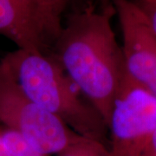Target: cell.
I'll return each instance as SVG.
<instances>
[{
	"label": "cell",
	"mask_w": 156,
	"mask_h": 156,
	"mask_svg": "<svg viewBox=\"0 0 156 156\" xmlns=\"http://www.w3.org/2000/svg\"><path fill=\"white\" fill-rule=\"evenodd\" d=\"M1 62L29 98L75 133L109 147L108 128L103 118L50 53L17 49Z\"/></svg>",
	"instance_id": "cell-2"
},
{
	"label": "cell",
	"mask_w": 156,
	"mask_h": 156,
	"mask_svg": "<svg viewBox=\"0 0 156 156\" xmlns=\"http://www.w3.org/2000/svg\"><path fill=\"white\" fill-rule=\"evenodd\" d=\"M0 156H8L7 150H6L5 144L3 139V135L1 133V129H0Z\"/></svg>",
	"instance_id": "cell-13"
},
{
	"label": "cell",
	"mask_w": 156,
	"mask_h": 156,
	"mask_svg": "<svg viewBox=\"0 0 156 156\" xmlns=\"http://www.w3.org/2000/svg\"><path fill=\"white\" fill-rule=\"evenodd\" d=\"M112 1L70 10L51 55L108 125L126 75L122 46L112 27Z\"/></svg>",
	"instance_id": "cell-1"
},
{
	"label": "cell",
	"mask_w": 156,
	"mask_h": 156,
	"mask_svg": "<svg viewBox=\"0 0 156 156\" xmlns=\"http://www.w3.org/2000/svg\"><path fill=\"white\" fill-rule=\"evenodd\" d=\"M108 1H111V0H81L79 6L83 5L87 3H105V2H108Z\"/></svg>",
	"instance_id": "cell-14"
},
{
	"label": "cell",
	"mask_w": 156,
	"mask_h": 156,
	"mask_svg": "<svg viewBox=\"0 0 156 156\" xmlns=\"http://www.w3.org/2000/svg\"><path fill=\"white\" fill-rule=\"evenodd\" d=\"M43 31L48 47L54 44L62 28L64 13L61 0H37Z\"/></svg>",
	"instance_id": "cell-7"
},
{
	"label": "cell",
	"mask_w": 156,
	"mask_h": 156,
	"mask_svg": "<svg viewBox=\"0 0 156 156\" xmlns=\"http://www.w3.org/2000/svg\"><path fill=\"white\" fill-rule=\"evenodd\" d=\"M138 156H156V130L147 141Z\"/></svg>",
	"instance_id": "cell-11"
},
{
	"label": "cell",
	"mask_w": 156,
	"mask_h": 156,
	"mask_svg": "<svg viewBox=\"0 0 156 156\" xmlns=\"http://www.w3.org/2000/svg\"><path fill=\"white\" fill-rule=\"evenodd\" d=\"M80 1L81 0H61L63 11H65L67 9L70 10L74 7H76L80 5Z\"/></svg>",
	"instance_id": "cell-12"
},
{
	"label": "cell",
	"mask_w": 156,
	"mask_h": 156,
	"mask_svg": "<svg viewBox=\"0 0 156 156\" xmlns=\"http://www.w3.org/2000/svg\"><path fill=\"white\" fill-rule=\"evenodd\" d=\"M149 1H156V0H149Z\"/></svg>",
	"instance_id": "cell-15"
},
{
	"label": "cell",
	"mask_w": 156,
	"mask_h": 156,
	"mask_svg": "<svg viewBox=\"0 0 156 156\" xmlns=\"http://www.w3.org/2000/svg\"><path fill=\"white\" fill-rule=\"evenodd\" d=\"M140 8L143 11L150 23L151 27L156 34V1L134 0Z\"/></svg>",
	"instance_id": "cell-10"
},
{
	"label": "cell",
	"mask_w": 156,
	"mask_h": 156,
	"mask_svg": "<svg viewBox=\"0 0 156 156\" xmlns=\"http://www.w3.org/2000/svg\"><path fill=\"white\" fill-rule=\"evenodd\" d=\"M8 156H50L36 148L24 137L9 128L1 129Z\"/></svg>",
	"instance_id": "cell-8"
},
{
	"label": "cell",
	"mask_w": 156,
	"mask_h": 156,
	"mask_svg": "<svg viewBox=\"0 0 156 156\" xmlns=\"http://www.w3.org/2000/svg\"><path fill=\"white\" fill-rule=\"evenodd\" d=\"M122 32L125 69L135 83L156 96V34L132 0H111Z\"/></svg>",
	"instance_id": "cell-5"
},
{
	"label": "cell",
	"mask_w": 156,
	"mask_h": 156,
	"mask_svg": "<svg viewBox=\"0 0 156 156\" xmlns=\"http://www.w3.org/2000/svg\"><path fill=\"white\" fill-rule=\"evenodd\" d=\"M58 156H112L109 149L93 140L82 137Z\"/></svg>",
	"instance_id": "cell-9"
},
{
	"label": "cell",
	"mask_w": 156,
	"mask_h": 156,
	"mask_svg": "<svg viewBox=\"0 0 156 156\" xmlns=\"http://www.w3.org/2000/svg\"><path fill=\"white\" fill-rule=\"evenodd\" d=\"M0 35L19 50L49 53L37 0H0Z\"/></svg>",
	"instance_id": "cell-6"
},
{
	"label": "cell",
	"mask_w": 156,
	"mask_h": 156,
	"mask_svg": "<svg viewBox=\"0 0 156 156\" xmlns=\"http://www.w3.org/2000/svg\"><path fill=\"white\" fill-rule=\"evenodd\" d=\"M112 156H138L156 130V96L126 75L108 125Z\"/></svg>",
	"instance_id": "cell-4"
},
{
	"label": "cell",
	"mask_w": 156,
	"mask_h": 156,
	"mask_svg": "<svg viewBox=\"0 0 156 156\" xmlns=\"http://www.w3.org/2000/svg\"><path fill=\"white\" fill-rule=\"evenodd\" d=\"M0 122L50 156L61 154L83 137L29 98L1 62Z\"/></svg>",
	"instance_id": "cell-3"
}]
</instances>
